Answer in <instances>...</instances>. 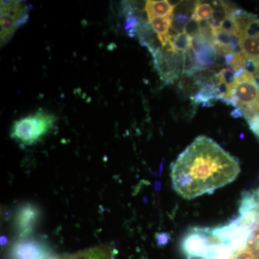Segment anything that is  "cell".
<instances>
[{"label": "cell", "mask_w": 259, "mask_h": 259, "mask_svg": "<svg viewBox=\"0 0 259 259\" xmlns=\"http://www.w3.org/2000/svg\"><path fill=\"white\" fill-rule=\"evenodd\" d=\"M214 13L210 23L214 28H220L221 22H223L235 10L230 3L227 2L214 1L212 3Z\"/></svg>", "instance_id": "obj_13"}, {"label": "cell", "mask_w": 259, "mask_h": 259, "mask_svg": "<svg viewBox=\"0 0 259 259\" xmlns=\"http://www.w3.org/2000/svg\"><path fill=\"white\" fill-rule=\"evenodd\" d=\"M215 65L218 67H221V66H223L224 65H227L226 54H222V53H218Z\"/></svg>", "instance_id": "obj_27"}, {"label": "cell", "mask_w": 259, "mask_h": 259, "mask_svg": "<svg viewBox=\"0 0 259 259\" xmlns=\"http://www.w3.org/2000/svg\"><path fill=\"white\" fill-rule=\"evenodd\" d=\"M241 171L239 162L207 136H199L171 165L174 189L192 199L233 182Z\"/></svg>", "instance_id": "obj_1"}, {"label": "cell", "mask_w": 259, "mask_h": 259, "mask_svg": "<svg viewBox=\"0 0 259 259\" xmlns=\"http://www.w3.org/2000/svg\"><path fill=\"white\" fill-rule=\"evenodd\" d=\"M184 31L192 37L197 36L199 34L198 21L194 18H191L189 23L185 26Z\"/></svg>", "instance_id": "obj_23"}, {"label": "cell", "mask_w": 259, "mask_h": 259, "mask_svg": "<svg viewBox=\"0 0 259 259\" xmlns=\"http://www.w3.org/2000/svg\"><path fill=\"white\" fill-rule=\"evenodd\" d=\"M192 37L185 31L172 37L171 46L175 52H185L192 48Z\"/></svg>", "instance_id": "obj_17"}, {"label": "cell", "mask_w": 259, "mask_h": 259, "mask_svg": "<svg viewBox=\"0 0 259 259\" xmlns=\"http://www.w3.org/2000/svg\"><path fill=\"white\" fill-rule=\"evenodd\" d=\"M232 117H234V118H237V117H243V112H242L241 109L238 108V107H236L234 110H233L231 112Z\"/></svg>", "instance_id": "obj_28"}, {"label": "cell", "mask_w": 259, "mask_h": 259, "mask_svg": "<svg viewBox=\"0 0 259 259\" xmlns=\"http://www.w3.org/2000/svg\"><path fill=\"white\" fill-rule=\"evenodd\" d=\"M252 227L248 226L238 217L224 226L210 229L214 238L220 243L227 245L233 253L243 248L248 243Z\"/></svg>", "instance_id": "obj_4"}, {"label": "cell", "mask_w": 259, "mask_h": 259, "mask_svg": "<svg viewBox=\"0 0 259 259\" xmlns=\"http://www.w3.org/2000/svg\"><path fill=\"white\" fill-rule=\"evenodd\" d=\"M241 52L248 60L259 61L258 36L241 37Z\"/></svg>", "instance_id": "obj_14"}, {"label": "cell", "mask_w": 259, "mask_h": 259, "mask_svg": "<svg viewBox=\"0 0 259 259\" xmlns=\"http://www.w3.org/2000/svg\"><path fill=\"white\" fill-rule=\"evenodd\" d=\"M216 241L209 228H194L184 236L181 248L187 259H204L209 246Z\"/></svg>", "instance_id": "obj_6"}, {"label": "cell", "mask_w": 259, "mask_h": 259, "mask_svg": "<svg viewBox=\"0 0 259 259\" xmlns=\"http://www.w3.org/2000/svg\"><path fill=\"white\" fill-rule=\"evenodd\" d=\"M55 115L44 110L15 121L10 136L26 146L36 144L55 126Z\"/></svg>", "instance_id": "obj_2"}, {"label": "cell", "mask_w": 259, "mask_h": 259, "mask_svg": "<svg viewBox=\"0 0 259 259\" xmlns=\"http://www.w3.org/2000/svg\"><path fill=\"white\" fill-rule=\"evenodd\" d=\"M58 259H63L62 256H59V258H58Z\"/></svg>", "instance_id": "obj_30"}, {"label": "cell", "mask_w": 259, "mask_h": 259, "mask_svg": "<svg viewBox=\"0 0 259 259\" xmlns=\"http://www.w3.org/2000/svg\"><path fill=\"white\" fill-rule=\"evenodd\" d=\"M189 15L186 13H178L174 15L173 22H172L171 30L175 32V35L180 32H183L185 26L191 20Z\"/></svg>", "instance_id": "obj_19"}, {"label": "cell", "mask_w": 259, "mask_h": 259, "mask_svg": "<svg viewBox=\"0 0 259 259\" xmlns=\"http://www.w3.org/2000/svg\"><path fill=\"white\" fill-rule=\"evenodd\" d=\"M197 61L202 68L211 67L215 64L218 52L212 44H204L198 51L196 52Z\"/></svg>", "instance_id": "obj_15"}, {"label": "cell", "mask_w": 259, "mask_h": 259, "mask_svg": "<svg viewBox=\"0 0 259 259\" xmlns=\"http://www.w3.org/2000/svg\"><path fill=\"white\" fill-rule=\"evenodd\" d=\"M115 250L110 245H100L62 256L63 259H113Z\"/></svg>", "instance_id": "obj_11"}, {"label": "cell", "mask_w": 259, "mask_h": 259, "mask_svg": "<svg viewBox=\"0 0 259 259\" xmlns=\"http://www.w3.org/2000/svg\"><path fill=\"white\" fill-rule=\"evenodd\" d=\"M223 101L241 109L258 106V88L255 81L236 78L233 85L228 87V93Z\"/></svg>", "instance_id": "obj_7"}, {"label": "cell", "mask_w": 259, "mask_h": 259, "mask_svg": "<svg viewBox=\"0 0 259 259\" xmlns=\"http://www.w3.org/2000/svg\"><path fill=\"white\" fill-rule=\"evenodd\" d=\"M245 71H248L250 74L256 75L258 73V64L255 61L247 60L245 65Z\"/></svg>", "instance_id": "obj_24"}, {"label": "cell", "mask_w": 259, "mask_h": 259, "mask_svg": "<svg viewBox=\"0 0 259 259\" xmlns=\"http://www.w3.org/2000/svg\"><path fill=\"white\" fill-rule=\"evenodd\" d=\"M11 259H49L50 247L42 240L23 239L16 242L10 250Z\"/></svg>", "instance_id": "obj_8"}, {"label": "cell", "mask_w": 259, "mask_h": 259, "mask_svg": "<svg viewBox=\"0 0 259 259\" xmlns=\"http://www.w3.org/2000/svg\"><path fill=\"white\" fill-rule=\"evenodd\" d=\"M148 23L153 31L157 35L158 40L161 42L162 48L166 47L171 44L172 37L169 33L171 28L173 18L171 17H148Z\"/></svg>", "instance_id": "obj_10"}, {"label": "cell", "mask_w": 259, "mask_h": 259, "mask_svg": "<svg viewBox=\"0 0 259 259\" xmlns=\"http://www.w3.org/2000/svg\"><path fill=\"white\" fill-rule=\"evenodd\" d=\"M259 35V20L253 19L247 26L243 29L241 33V37L258 36Z\"/></svg>", "instance_id": "obj_21"}, {"label": "cell", "mask_w": 259, "mask_h": 259, "mask_svg": "<svg viewBox=\"0 0 259 259\" xmlns=\"http://www.w3.org/2000/svg\"><path fill=\"white\" fill-rule=\"evenodd\" d=\"M1 244L2 245H4L5 243H6V241H7V239L6 238H5V237H2V238H1Z\"/></svg>", "instance_id": "obj_29"}, {"label": "cell", "mask_w": 259, "mask_h": 259, "mask_svg": "<svg viewBox=\"0 0 259 259\" xmlns=\"http://www.w3.org/2000/svg\"><path fill=\"white\" fill-rule=\"evenodd\" d=\"M246 63L245 56L242 55L241 53H236L233 54V57L232 60L230 61L228 66H231V69L234 70L235 73L239 71L240 69H245V65Z\"/></svg>", "instance_id": "obj_22"}, {"label": "cell", "mask_w": 259, "mask_h": 259, "mask_svg": "<svg viewBox=\"0 0 259 259\" xmlns=\"http://www.w3.org/2000/svg\"><path fill=\"white\" fill-rule=\"evenodd\" d=\"M213 13H214V9H213L212 5L197 2L192 18L195 19L197 21L208 20L212 18Z\"/></svg>", "instance_id": "obj_18"}, {"label": "cell", "mask_w": 259, "mask_h": 259, "mask_svg": "<svg viewBox=\"0 0 259 259\" xmlns=\"http://www.w3.org/2000/svg\"><path fill=\"white\" fill-rule=\"evenodd\" d=\"M248 123L253 134L259 138V117H255L251 120L248 121Z\"/></svg>", "instance_id": "obj_26"}, {"label": "cell", "mask_w": 259, "mask_h": 259, "mask_svg": "<svg viewBox=\"0 0 259 259\" xmlns=\"http://www.w3.org/2000/svg\"><path fill=\"white\" fill-rule=\"evenodd\" d=\"M233 253L229 247L216 241L209 246L204 259H233Z\"/></svg>", "instance_id": "obj_16"}, {"label": "cell", "mask_w": 259, "mask_h": 259, "mask_svg": "<svg viewBox=\"0 0 259 259\" xmlns=\"http://www.w3.org/2000/svg\"><path fill=\"white\" fill-rule=\"evenodd\" d=\"M153 65L160 77L166 83L175 82L183 73V54L163 48L151 52Z\"/></svg>", "instance_id": "obj_5"}, {"label": "cell", "mask_w": 259, "mask_h": 259, "mask_svg": "<svg viewBox=\"0 0 259 259\" xmlns=\"http://www.w3.org/2000/svg\"><path fill=\"white\" fill-rule=\"evenodd\" d=\"M177 8L176 4H171L166 0L154 1L150 0L145 5V11L148 16L171 17L174 18V11Z\"/></svg>", "instance_id": "obj_12"}, {"label": "cell", "mask_w": 259, "mask_h": 259, "mask_svg": "<svg viewBox=\"0 0 259 259\" xmlns=\"http://www.w3.org/2000/svg\"><path fill=\"white\" fill-rule=\"evenodd\" d=\"M170 235L166 233H159L156 235V241L159 246H163L168 243Z\"/></svg>", "instance_id": "obj_25"}, {"label": "cell", "mask_w": 259, "mask_h": 259, "mask_svg": "<svg viewBox=\"0 0 259 259\" xmlns=\"http://www.w3.org/2000/svg\"><path fill=\"white\" fill-rule=\"evenodd\" d=\"M29 8L20 1H1V44H8L29 18Z\"/></svg>", "instance_id": "obj_3"}, {"label": "cell", "mask_w": 259, "mask_h": 259, "mask_svg": "<svg viewBox=\"0 0 259 259\" xmlns=\"http://www.w3.org/2000/svg\"><path fill=\"white\" fill-rule=\"evenodd\" d=\"M216 78L218 82L224 83L228 87H231L236 81V73L233 72L229 68H225L216 74Z\"/></svg>", "instance_id": "obj_20"}, {"label": "cell", "mask_w": 259, "mask_h": 259, "mask_svg": "<svg viewBox=\"0 0 259 259\" xmlns=\"http://www.w3.org/2000/svg\"><path fill=\"white\" fill-rule=\"evenodd\" d=\"M40 211L36 205L25 203L20 205L15 213V226L19 238H28L36 228Z\"/></svg>", "instance_id": "obj_9"}]
</instances>
